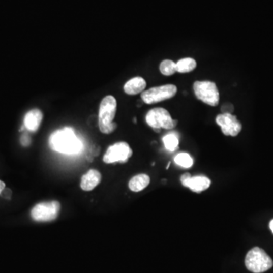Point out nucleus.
I'll use <instances>...</instances> for the list:
<instances>
[{
  "label": "nucleus",
  "mask_w": 273,
  "mask_h": 273,
  "mask_svg": "<svg viewBox=\"0 0 273 273\" xmlns=\"http://www.w3.org/2000/svg\"><path fill=\"white\" fill-rule=\"evenodd\" d=\"M49 144L51 149L65 154H77L83 149L81 140L72 128H65L50 135Z\"/></svg>",
  "instance_id": "f257e3e1"
},
{
  "label": "nucleus",
  "mask_w": 273,
  "mask_h": 273,
  "mask_svg": "<svg viewBox=\"0 0 273 273\" xmlns=\"http://www.w3.org/2000/svg\"><path fill=\"white\" fill-rule=\"evenodd\" d=\"M117 101L113 96H106L100 103L99 110V128L102 133L109 135L117 129L113 123L116 114Z\"/></svg>",
  "instance_id": "f03ea898"
},
{
  "label": "nucleus",
  "mask_w": 273,
  "mask_h": 273,
  "mask_svg": "<svg viewBox=\"0 0 273 273\" xmlns=\"http://www.w3.org/2000/svg\"><path fill=\"white\" fill-rule=\"evenodd\" d=\"M247 269L254 273H262L270 269L273 266L272 258L264 250L256 247L248 251L245 257Z\"/></svg>",
  "instance_id": "7ed1b4c3"
},
{
  "label": "nucleus",
  "mask_w": 273,
  "mask_h": 273,
  "mask_svg": "<svg viewBox=\"0 0 273 273\" xmlns=\"http://www.w3.org/2000/svg\"><path fill=\"white\" fill-rule=\"evenodd\" d=\"M146 122L157 132H160V129L170 130L178 124V121L173 119L164 108H154L149 110L146 115Z\"/></svg>",
  "instance_id": "20e7f679"
},
{
  "label": "nucleus",
  "mask_w": 273,
  "mask_h": 273,
  "mask_svg": "<svg viewBox=\"0 0 273 273\" xmlns=\"http://www.w3.org/2000/svg\"><path fill=\"white\" fill-rule=\"evenodd\" d=\"M193 88L196 97L199 100L210 106H218L220 91L215 83L209 81H196Z\"/></svg>",
  "instance_id": "39448f33"
},
{
  "label": "nucleus",
  "mask_w": 273,
  "mask_h": 273,
  "mask_svg": "<svg viewBox=\"0 0 273 273\" xmlns=\"http://www.w3.org/2000/svg\"><path fill=\"white\" fill-rule=\"evenodd\" d=\"M177 91L178 88L174 84H166L143 91L141 94V99L146 104H154L173 98L177 94Z\"/></svg>",
  "instance_id": "423d86ee"
},
{
  "label": "nucleus",
  "mask_w": 273,
  "mask_h": 273,
  "mask_svg": "<svg viewBox=\"0 0 273 273\" xmlns=\"http://www.w3.org/2000/svg\"><path fill=\"white\" fill-rule=\"evenodd\" d=\"M61 206L58 201L44 202L38 203L32 209L31 216L35 221L52 222L57 218Z\"/></svg>",
  "instance_id": "0eeeda50"
},
{
  "label": "nucleus",
  "mask_w": 273,
  "mask_h": 273,
  "mask_svg": "<svg viewBox=\"0 0 273 273\" xmlns=\"http://www.w3.org/2000/svg\"><path fill=\"white\" fill-rule=\"evenodd\" d=\"M132 149L126 142H118L108 148L103 157V162L110 163H126L132 156Z\"/></svg>",
  "instance_id": "6e6552de"
},
{
  "label": "nucleus",
  "mask_w": 273,
  "mask_h": 273,
  "mask_svg": "<svg viewBox=\"0 0 273 273\" xmlns=\"http://www.w3.org/2000/svg\"><path fill=\"white\" fill-rule=\"evenodd\" d=\"M217 124L221 128L223 135L226 136L236 137L242 129V125L237 117L232 114L222 113L216 118Z\"/></svg>",
  "instance_id": "1a4fd4ad"
},
{
  "label": "nucleus",
  "mask_w": 273,
  "mask_h": 273,
  "mask_svg": "<svg viewBox=\"0 0 273 273\" xmlns=\"http://www.w3.org/2000/svg\"><path fill=\"white\" fill-rule=\"evenodd\" d=\"M181 182L184 186L190 188L196 193L206 191L210 186L211 181L207 177L197 175L192 177L191 174L185 173L181 175Z\"/></svg>",
  "instance_id": "9d476101"
},
{
  "label": "nucleus",
  "mask_w": 273,
  "mask_h": 273,
  "mask_svg": "<svg viewBox=\"0 0 273 273\" xmlns=\"http://www.w3.org/2000/svg\"><path fill=\"white\" fill-rule=\"evenodd\" d=\"M101 178V174L100 172L96 169H90L81 178V189L85 191H92L100 184Z\"/></svg>",
  "instance_id": "9b49d317"
},
{
  "label": "nucleus",
  "mask_w": 273,
  "mask_h": 273,
  "mask_svg": "<svg viewBox=\"0 0 273 273\" xmlns=\"http://www.w3.org/2000/svg\"><path fill=\"white\" fill-rule=\"evenodd\" d=\"M43 120V113L38 109H32L26 114L24 124L26 129L31 132H37Z\"/></svg>",
  "instance_id": "f8f14e48"
},
{
  "label": "nucleus",
  "mask_w": 273,
  "mask_h": 273,
  "mask_svg": "<svg viewBox=\"0 0 273 273\" xmlns=\"http://www.w3.org/2000/svg\"><path fill=\"white\" fill-rule=\"evenodd\" d=\"M146 87V82L141 77H135L129 80L124 86V90L129 95H136L143 92Z\"/></svg>",
  "instance_id": "ddd939ff"
},
{
  "label": "nucleus",
  "mask_w": 273,
  "mask_h": 273,
  "mask_svg": "<svg viewBox=\"0 0 273 273\" xmlns=\"http://www.w3.org/2000/svg\"><path fill=\"white\" fill-rule=\"evenodd\" d=\"M150 178L146 174L135 175L129 181V187L131 191L139 192L143 191L149 185Z\"/></svg>",
  "instance_id": "4468645a"
},
{
  "label": "nucleus",
  "mask_w": 273,
  "mask_h": 273,
  "mask_svg": "<svg viewBox=\"0 0 273 273\" xmlns=\"http://www.w3.org/2000/svg\"><path fill=\"white\" fill-rule=\"evenodd\" d=\"M197 68V62L192 58H185L176 63V70L178 73H189Z\"/></svg>",
  "instance_id": "2eb2a0df"
},
{
  "label": "nucleus",
  "mask_w": 273,
  "mask_h": 273,
  "mask_svg": "<svg viewBox=\"0 0 273 273\" xmlns=\"http://www.w3.org/2000/svg\"><path fill=\"white\" fill-rule=\"evenodd\" d=\"M163 141L166 149L169 151L176 150L179 145V140L175 133L168 134L163 137Z\"/></svg>",
  "instance_id": "dca6fc26"
},
{
  "label": "nucleus",
  "mask_w": 273,
  "mask_h": 273,
  "mask_svg": "<svg viewBox=\"0 0 273 273\" xmlns=\"http://www.w3.org/2000/svg\"><path fill=\"white\" fill-rule=\"evenodd\" d=\"M160 70L163 75L170 76V75H174L175 72H177L176 63H174L172 60H163L160 63Z\"/></svg>",
  "instance_id": "f3484780"
},
{
  "label": "nucleus",
  "mask_w": 273,
  "mask_h": 273,
  "mask_svg": "<svg viewBox=\"0 0 273 273\" xmlns=\"http://www.w3.org/2000/svg\"><path fill=\"white\" fill-rule=\"evenodd\" d=\"M175 162L178 166L186 168V169L191 168L194 164V160H193L192 157L189 154H186V153L178 154L175 157Z\"/></svg>",
  "instance_id": "a211bd4d"
},
{
  "label": "nucleus",
  "mask_w": 273,
  "mask_h": 273,
  "mask_svg": "<svg viewBox=\"0 0 273 273\" xmlns=\"http://www.w3.org/2000/svg\"><path fill=\"white\" fill-rule=\"evenodd\" d=\"M221 111L223 113H229L231 114L234 111V106L231 103H225L222 106Z\"/></svg>",
  "instance_id": "6ab92c4d"
},
{
  "label": "nucleus",
  "mask_w": 273,
  "mask_h": 273,
  "mask_svg": "<svg viewBox=\"0 0 273 273\" xmlns=\"http://www.w3.org/2000/svg\"><path fill=\"white\" fill-rule=\"evenodd\" d=\"M21 143L22 146H27L31 143V137L27 134H24L21 137Z\"/></svg>",
  "instance_id": "aec40b11"
},
{
  "label": "nucleus",
  "mask_w": 273,
  "mask_h": 273,
  "mask_svg": "<svg viewBox=\"0 0 273 273\" xmlns=\"http://www.w3.org/2000/svg\"><path fill=\"white\" fill-rule=\"evenodd\" d=\"M0 195L3 197V198L7 199V200H10L12 197V191L9 188H5L4 190L2 191Z\"/></svg>",
  "instance_id": "412c9836"
},
{
  "label": "nucleus",
  "mask_w": 273,
  "mask_h": 273,
  "mask_svg": "<svg viewBox=\"0 0 273 273\" xmlns=\"http://www.w3.org/2000/svg\"><path fill=\"white\" fill-rule=\"evenodd\" d=\"M5 188H6V185H5L4 182L0 181V194H1L2 191L4 190Z\"/></svg>",
  "instance_id": "4be33fe9"
},
{
  "label": "nucleus",
  "mask_w": 273,
  "mask_h": 273,
  "mask_svg": "<svg viewBox=\"0 0 273 273\" xmlns=\"http://www.w3.org/2000/svg\"><path fill=\"white\" fill-rule=\"evenodd\" d=\"M269 228H270L271 231H272V232L273 233V220L270 222V223H269Z\"/></svg>",
  "instance_id": "5701e85b"
}]
</instances>
